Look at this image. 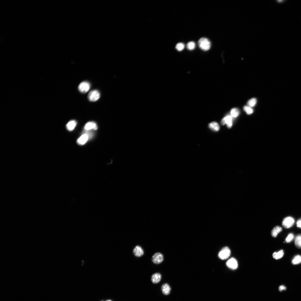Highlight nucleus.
<instances>
[{
    "mask_svg": "<svg viewBox=\"0 0 301 301\" xmlns=\"http://www.w3.org/2000/svg\"><path fill=\"white\" fill-rule=\"evenodd\" d=\"M106 301H112L111 300H106Z\"/></svg>",
    "mask_w": 301,
    "mask_h": 301,
    "instance_id": "c85d7f7f",
    "label": "nucleus"
},
{
    "mask_svg": "<svg viewBox=\"0 0 301 301\" xmlns=\"http://www.w3.org/2000/svg\"><path fill=\"white\" fill-rule=\"evenodd\" d=\"M77 122L75 120H71L69 121L66 125L67 129L70 131H73L76 127Z\"/></svg>",
    "mask_w": 301,
    "mask_h": 301,
    "instance_id": "4468645a",
    "label": "nucleus"
},
{
    "mask_svg": "<svg viewBox=\"0 0 301 301\" xmlns=\"http://www.w3.org/2000/svg\"><path fill=\"white\" fill-rule=\"evenodd\" d=\"M89 138V137L88 135L86 134H84L79 138L77 141V142L79 145H83L86 143Z\"/></svg>",
    "mask_w": 301,
    "mask_h": 301,
    "instance_id": "9d476101",
    "label": "nucleus"
},
{
    "mask_svg": "<svg viewBox=\"0 0 301 301\" xmlns=\"http://www.w3.org/2000/svg\"><path fill=\"white\" fill-rule=\"evenodd\" d=\"M164 257L163 254L160 253H157L155 254L152 258V262L154 263L159 264L161 263L164 261Z\"/></svg>",
    "mask_w": 301,
    "mask_h": 301,
    "instance_id": "423d86ee",
    "label": "nucleus"
},
{
    "mask_svg": "<svg viewBox=\"0 0 301 301\" xmlns=\"http://www.w3.org/2000/svg\"><path fill=\"white\" fill-rule=\"evenodd\" d=\"M286 289V288L284 285L280 286L279 287V290L280 291H282L283 290Z\"/></svg>",
    "mask_w": 301,
    "mask_h": 301,
    "instance_id": "a878e982",
    "label": "nucleus"
},
{
    "mask_svg": "<svg viewBox=\"0 0 301 301\" xmlns=\"http://www.w3.org/2000/svg\"><path fill=\"white\" fill-rule=\"evenodd\" d=\"M221 124L222 125H224L226 124L225 120L224 118L221 121Z\"/></svg>",
    "mask_w": 301,
    "mask_h": 301,
    "instance_id": "cd10ccee",
    "label": "nucleus"
},
{
    "mask_svg": "<svg viewBox=\"0 0 301 301\" xmlns=\"http://www.w3.org/2000/svg\"><path fill=\"white\" fill-rule=\"evenodd\" d=\"M161 289L163 293L166 295L169 294L171 290L170 285L166 283L163 284L162 285Z\"/></svg>",
    "mask_w": 301,
    "mask_h": 301,
    "instance_id": "f8f14e48",
    "label": "nucleus"
},
{
    "mask_svg": "<svg viewBox=\"0 0 301 301\" xmlns=\"http://www.w3.org/2000/svg\"><path fill=\"white\" fill-rule=\"evenodd\" d=\"M100 94L97 90H94L90 92L88 95L89 100L91 101H97L100 98Z\"/></svg>",
    "mask_w": 301,
    "mask_h": 301,
    "instance_id": "7ed1b4c3",
    "label": "nucleus"
},
{
    "mask_svg": "<svg viewBox=\"0 0 301 301\" xmlns=\"http://www.w3.org/2000/svg\"><path fill=\"white\" fill-rule=\"evenodd\" d=\"M90 87V83L87 81H84L81 83L78 87L79 90L80 92L85 93L87 92Z\"/></svg>",
    "mask_w": 301,
    "mask_h": 301,
    "instance_id": "39448f33",
    "label": "nucleus"
},
{
    "mask_svg": "<svg viewBox=\"0 0 301 301\" xmlns=\"http://www.w3.org/2000/svg\"><path fill=\"white\" fill-rule=\"evenodd\" d=\"M243 109L245 112L248 115L251 114L253 113V110L251 107L248 106H244Z\"/></svg>",
    "mask_w": 301,
    "mask_h": 301,
    "instance_id": "5701e85b",
    "label": "nucleus"
},
{
    "mask_svg": "<svg viewBox=\"0 0 301 301\" xmlns=\"http://www.w3.org/2000/svg\"><path fill=\"white\" fill-rule=\"evenodd\" d=\"M230 113L232 117H236L239 115V112L237 109L234 108L231 110Z\"/></svg>",
    "mask_w": 301,
    "mask_h": 301,
    "instance_id": "aec40b11",
    "label": "nucleus"
},
{
    "mask_svg": "<svg viewBox=\"0 0 301 301\" xmlns=\"http://www.w3.org/2000/svg\"><path fill=\"white\" fill-rule=\"evenodd\" d=\"M292 263L294 265H298L301 263V256L297 255L295 256L292 260Z\"/></svg>",
    "mask_w": 301,
    "mask_h": 301,
    "instance_id": "6ab92c4d",
    "label": "nucleus"
},
{
    "mask_svg": "<svg viewBox=\"0 0 301 301\" xmlns=\"http://www.w3.org/2000/svg\"><path fill=\"white\" fill-rule=\"evenodd\" d=\"M84 128L87 131L91 129L96 130L98 129V126L95 122H89L86 124Z\"/></svg>",
    "mask_w": 301,
    "mask_h": 301,
    "instance_id": "1a4fd4ad",
    "label": "nucleus"
},
{
    "mask_svg": "<svg viewBox=\"0 0 301 301\" xmlns=\"http://www.w3.org/2000/svg\"><path fill=\"white\" fill-rule=\"evenodd\" d=\"M257 100L256 98H253L249 100L247 102V105L250 107H253L256 105Z\"/></svg>",
    "mask_w": 301,
    "mask_h": 301,
    "instance_id": "412c9836",
    "label": "nucleus"
},
{
    "mask_svg": "<svg viewBox=\"0 0 301 301\" xmlns=\"http://www.w3.org/2000/svg\"><path fill=\"white\" fill-rule=\"evenodd\" d=\"M209 127L211 129L215 131H218L220 129L219 125L215 122H212L209 124Z\"/></svg>",
    "mask_w": 301,
    "mask_h": 301,
    "instance_id": "2eb2a0df",
    "label": "nucleus"
},
{
    "mask_svg": "<svg viewBox=\"0 0 301 301\" xmlns=\"http://www.w3.org/2000/svg\"><path fill=\"white\" fill-rule=\"evenodd\" d=\"M294 238V234L292 233H290L288 234L287 237L286 238L285 242L287 243H289L291 242Z\"/></svg>",
    "mask_w": 301,
    "mask_h": 301,
    "instance_id": "393cba45",
    "label": "nucleus"
},
{
    "mask_svg": "<svg viewBox=\"0 0 301 301\" xmlns=\"http://www.w3.org/2000/svg\"><path fill=\"white\" fill-rule=\"evenodd\" d=\"M187 48L189 50H192L196 47V44L194 42L191 41L188 42L187 45Z\"/></svg>",
    "mask_w": 301,
    "mask_h": 301,
    "instance_id": "4be33fe9",
    "label": "nucleus"
},
{
    "mask_svg": "<svg viewBox=\"0 0 301 301\" xmlns=\"http://www.w3.org/2000/svg\"><path fill=\"white\" fill-rule=\"evenodd\" d=\"M294 219L291 217H288L285 218L283 222L282 225L286 228H289L292 227L294 224Z\"/></svg>",
    "mask_w": 301,
    "mask_h": 301,
    "instance_id": "20e7f679",
    "label": "nucleus"
},
{
    "mask_svg": "<svg viewBox=\"0 0 301 301\" xmlns=\"http://www.w3.org/2000/svg\"><path fill=\"white\" fill-rule=\"evenodd\" d=\"M295 246L299 249L301 248V234H299L296 237L295 239Z\"/></svg>",
    "mask_w": 301,
    "mask_h": 301,
    "instance_id": "a211bd4d",
    "label": "nucleus"
},
{
    "mask_svg": "<svg viewBox=\"0 0 301 301\" xmlns=\"http://www.w3.org/2000/svg\"><path fill=\"white\" fill-rule=\"evenodd\" d=\"M283 229L281 227L279 226H277L274 228L271 232L272 236L274 238L276 237L278 234L281 232Z\"/></svg>",
    "mask_w": 301,
    "mask_h": 301,
    "instance_id": "ddd939ff",
    "label": "nucleus"
},
{
    "mask_svg": "<svg viewBox=\"0 0 301 301\" xmlns=\"http://www.w3.org/2000/svg\"><path fill=\"white\" fill-rule=\"evenodd\" d=\"M297 225L298 227L301 228V219H299L297 222Z\"/></svg>",
    "mask_w": 301,
    "mask_h": 301,
    "instance_id": "bb28decb",
    "label": "nucleus"
},
{
    "mask_svg": "<svg viewBox=\"0 0 301 301\" xmlns=\"http://www.w3.org/2000/svg\"><path fill=\"white\" fill-rule=\"evenodd\" d=\"M161 278V274L159 273L153 274L151 277V281L153 283L157 284L160 281Z\"/></svg>",
    "mask_w": 301,
    "mask_h": 301,
    "instance_id": "9b49d317",
    "label": "nucleus"
},
{
    "mask_svg": "<svg viewBox=\"0 0 301 301\" xmlns=\"http://www.w3.org/2000/svg\"><path fill=\"white\" fill-rule=\"evenodd\" d=\"M284 255L283 250H281L277 252H275L273 254V257L275 259L278 260L282 258Z\"/></svg>",
    "mask_w": 301,
    "mask_h": 301,
    "instance_id": "f3484780",
    "label": "nucleus"
},
{
    "mask_svg": "<svg viewBox=\"0 0 301 301\" xmlns=\"http://www.w3.org/2000/svg\"><path fill=\"white\" fill-rule=\"evenodd\" d=\"M133 253L135 256L137 257H142L144 254L143 249L140 246H136L133 249Z\"/></svg>",
    "mask_w": 301,
    "mask_h": 301,
    "instance_id": "6e6552de",
    "label": "nucleus"
},
{
    "mask_svg": "<svg viewBox=\"0 0 301 301\" xmlns=\"http://www.w3.org/2000/svg\"><path fill=\"white\" fill-rule=\"evenodd\" d=\"M199 47L201 49L205 51L210 49L211 47V43L209 40L206 38H202L198 41Z\"/></svg>",
    "mask_w": 301,
    "mask_h": 301,
    "instance_id": "f257e3e1",
    "label": "nucleus"
},
{
    "mask_svg": "<svg viewBox=\"0 0 301 301\" xmlns=\"http://www.w3.org/2000/svg\"><path fill=\"white\" fill-rule=\"evenodd\" d=\"M225 120L226 124L228 128H230L232 125V117L228 115L224 118Z\"/></svg>",
    "mask_w": 301,
    "mask_h": 301,
    "instance_id": "dca6fc26",
    "label": "nucleus"
},
{
    "mask_svg": "<svg viewBox=\"0 0 301 301\" xmlns=\"http://www.w3.org/2000/svg\"><path fill=\"white\" fill-rule=\"evenodd\" d=\"M185 48V45L184 44L182 43H178L176 46V49L179 52H181L182 50Z\"/></svg>",
    "mask_w": 301,
    "mask_h": 301,
    "instance_id": "b1692460",
    "label": "nucleus"
},
{
    "mask_svg": "<svg viewBox=\"0 0 301 301\" xmlns=\"http://www.w3.org/2000/svg\"><path fill=\"white\" fill-rule=\"evenodd\" d=\"M231 251L230 249L227 247H224L219 252L218 254V257L219 258L222 260H225L230 256Z\"/></svg>",
    "mask_w": 301,
    "mask_h": 301,
    "instance_id": "f03ea898",
    "label": "nucleus"
},
{
    "mask_svg": "<svg viewBox=\"0 0 301 301\" xmlns=\"http://www.w3.org/2000/svg\"><path fill=\"white\" fill-rule=\"evenodd\" d=\"M227 266L232 269H236L238 266V263L236 260L234 258L229 259L226 263Z\"/></svg>",
    "mask_w": 301,
    "mask_h": 301,
    "instance_id": "0eeeda50",
    "label": "nucleus"
}]
</instances>
